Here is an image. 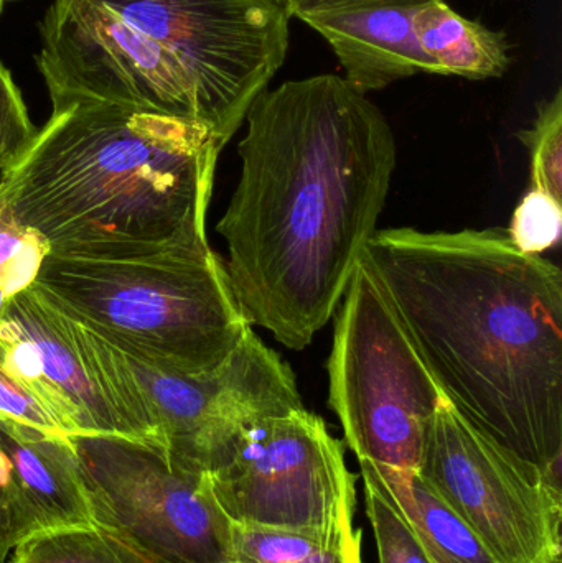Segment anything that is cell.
I'll return each instance as SVG.
<instances>
[{
  "mask_svg": "<svg viewBox=\"0 0 562 563\" xmlns=\"http://www.w3.org/2000/svg\"><path fill=\"white\" fill-rule=\"evenodd\" d=\"M373 2H385V0H289L286 3V10L289 16L304 19L310 13L330 12V10L349 9V7Z\"/></svg>",
  "mask_w": 562,
  "mask_h": 563,
  "instance_id": "d4e9b609",
  "label": "cell"
},
{
  "mask_svg": "<svg viewBox=\"0 0 562 563\" xmlns=\"http://www.w3.org/2000/svg\"><path fill=\"white\" fill-rule=\"evenodd\" d=\"M517 137L530 152V188L543 190L562 201V89L540 102L531 128Z\"/></svg>",
  "mask_w": 562,
  "mask_h": 563,
  "instance_id": "ffe728a7",
  "label": "cell"
},
{
  "mask_svg": "<svg viewBox=\"0 0 562 563\" xmlns=\"http://www.w3.org/2000/svg\"><path fill=\"white\" fill-rule=\"evenodd\" d=\"M508 236L527 254H541L560 243L562 201L530 188L511 218Z\"/></svg>",
  "mask_w": 562,
  "mask_h": 563,
  "instance_id": "44dd1931",
  "label": "cell"
},
{
  "mask_svg": "<svg viewBox=\"0 0 562 563\" xmlns=\"http://www.w3.org/2000/svg\"><path fill=\"white\" fill-rule=\"evenodd\" d=\"M58 311L119 437L162 450L181 468L213 472L247 427L304 407L289 364L253 328L227 363L190 376L128 353Z\"/></svg>",
  "mask_w": 562,
  "mask_h": 563,
  "instance_id": "8992f818",
  "label": "cell"
},
{
  "mask_svg": "<svg viewBox=\"0 0 562 563\" xmlns=\"http://www.w3.org/2000/svg\"><path fill=\"white\" fill-rule=\"evenodd\" d=\"M12 563H151L99 526H73L30 536L13 548Z\"/></svg>",
  "mask_w": 562,
  "mask_h": 563,
  "instance_id": "e0dca14e",
  "label": "cell"
},
{
  "mask_svg": "<svg viewBox=\"0 0 562 563\" xmlns=\"http://www.w3.org/2000/svg\"><path fill=\"white\" fill-rule=\"evenodd\" d=\"M339 308L327 371L346 446L359 463L418 472L444 393L363 260Z\"/></svg>",
  "mask_w": 562,
  "mask_h": 563,
  "instance_id": "52a82bcc",
  "label": "cell"
},
{
  "mask_svg": "<svg viewBox=\"0 0 562 563\" xmlns=\"http://www.w3.org/2000/svg\"><path fill=\"white\" fill-rule=\"evenodd\" d=\"M92 522L151 563H230L231 519L208 473L118 435H73Z\"/></svg>",
  "mask_w": 562,
  "mask_h": 563,
  "instance_id": "ba28073f",
  "label": "cell"
},
{
  "mask_svg": "<svg viewBox=\"0 0 562 563\" xmlns=\"http://www.w3.org/2000/svg\"><path fill=\"white\" fill-rule=\"evenodd\" d=\"M449 402L561 478L562 273L507 230L376 231L363 253Z\"/></svg>",
  "mask_w": 562,
  "mask_h": 563,
  "instance_id": "7a4b0ae2",
  "label": "cell"
},
{
  "mask_svg": "<svg viewBox=\"0 0 562 563\" xmlns=\"http://www.w3.org/2000/svg\"><path fill=\"white\" fill-rule=\"evenodd\" d=\"M244 122L240 180L217 224L224 266L251 327L300 351L335 314L378 231L395 134L337 75L266 89Z\"/></svg>",
  "mask_w": 562,
  "mask_h": 563,
  "instance_id": "6da1fadb",
  "label": "cell"
},
{
  "mask_svg": "<svg viewBox=\"0 0 562 563\" xmlns=\"http://www.w3.org/2000/svg\"><path fill=\"white\" fill-rule=\"evenodd\" d=\"M362 544V531L326 538L233 522L230 563H363Z\"/></svg>",
  "mask_w": 562,
  "mask_h": 563,
  "instance_id": "2e32d148",
  "label": "cell"
},
{
  "mask_svg": "<svg viewBox=\"0 0 562 563\" xmlns=\"http://www.w3.org/2000/svg\"><path fill=\"white\" fill-rule=\"evenodd\" d=\"M276 2H279L280 5H284V9H286V3L289 2V0H276Z\"/></svg>",
  "mask_w": 562,
  "mask_h": 563,
  "instance_id": "484cf974",
  "label": "cell"
},
{
  "mask_svg": "<svg viewBox=\"0 0 562 563\" xmlns=\"http://www.w3.org/2000/svg\"><path fill=\"white\" fill-rule=\"evenodd\" d=\"M415 30L441 75L500 78L510 66L507 35L459 15L444 0H428L419 7Z\"/></svg>",
  "mask_w": 562,
  "mask_h": 563,
  "instance_id": "5bb4252c",
  "label": "cell"
},
{
  "mask_svg": "<svg viewBox=\"0 0 562 563\" xmlns=\"http://www.w3.org/2000/svg\"><path fill=\"white\" fill-rule=\"evenodd\" d=\"M0 450L9 462L13 545L52 529L95 526L69 437L0 417Z\"/></svg>",
  "mask_w": 562,
  "mask_h": 563,
  "instance_id": "7c38bea8",
  "label": "cell"
},
{
  "mask_svg": "<svg viewBox=\"0 0 562 563\" xmlns=\"http://www.w3.org/2000/svg\"><path fill=\"white\" fill-rule=\"evenodd\" d=\"M289 19L276 0H52L35 65L52 109L129 106L227 145L286 59Z\"/></svg>",
  "mask_w": 562,
  "mask_h": 563,
  "instance_id": "3957f363",
  "label": "cell"
},
{
  "mask_svg": "<svg viewBox=\"0 0 562 563\" xmlns=\"http://www.w3.org/2000/svg\"><path fill=\"white\" fill-rule=\"evenodd\" d=\"M5 2H12V0H0V5H5Z\"/></svg>",
  "mask_w": 562,
  "mask_h": 563,
  "instance_id": "4316f807",
  "label": "cell"
},
{
  "mask_svg": "<svg viewBox=\"0 0 562 563\" xmlns=\"http://www.w3.org/2000/svg\"><path fill=\"white\" fill-rule=\"evenodd\" d=\"M48 254L45 238L22 223L0 197V291L10 300L32 287Z\"/></svg>",
  "mask_w": 562,
  "mask_h": 563,
  "instance_id": "d6986e66",
  "label": "cell"
},
{
  "mask_svg": "<svg viewBox=\"0 0 562 563\" xmlns=\"http://www.w3.org/2000/svg\"><path fill=\"white\" fill-rule=\"evenodd\" d=\"M418 472L498 563H562L561 478L488 439L445 396Z\"/></svg>",
  "mask_w": 562,
  "mask_h": 563,
  "instance_id": "30bf717a",
  "label": "cell"
},
{
  "mask_svg": "<svg viewBox=\"0 0 562 563\" xmlns=\"http://www.w3.org/2000/svg\"><path fill=\"white\" fill-rule=\"evenodd\" d=\"M360 473L365 485L366 516L375 534L379 563H434L375 473L363 465H360Z\"/></svg>",
  "mask_w": 562,
  "mask_h": 563,
  "instance_id": "ac0fdd59",
  "label": "cell"
},
{
  "mask_svg": "<svg viewBox=\"0 0 562 563\" xmlns=\"http://www.w3.org/2000/svg\"><path fill=\"white\" fill-rule=\"evenodd\" d=\"M375 473L415 529L434 563H498L448 503L422 479L419 472L376 468Z\"/></svg>",
  "mask_w": 562,
  "mask_h": 563,
  "instance_id": "9a60e30c",
  "label": "cell"
},
{
  "mask_svg": "<svg viewBox=\"0 0 562 563\" xmlns=\"http://www.w3.org/2000/svg\"><path fill=\"white\" fill-rule=\"evenodd\" d=\"M224 144L205 125L129 106L52 109L0 197L59 257L144 256L208 246Z\"/></svg>",
  "mask_w": 562,
  "mask_h": 563,
  "instance_id": "277c9868",
  "label": "cell"
},
{
  "mask_svg": "<svg viewBox=\"0 0 562 563\" xmlns=\"http://www.w3.org/2000/svg\"><path fill=\"white\" fill-rule=\"evenodd\" d=\"M10 473L5 453L0 450V563L13 551L12 526L9 511Z\"/></svg>",
  "mask_w": 562,
  "mask_h": 563,
  "instance_id": "cb8c5ba5",
  "label": "cell"
},
{
  "mask_svg": "<svg viewBox=\"0 0 562 563\" xmlns=\"http://www.w3.org/2000/svg\"><path fill=\"white\" fill-rule=\"evenodd\" d=\"M425 2L385 0L310 13L300 20L329 42L346 81L366 95L418 73L441 75L416 35L415 16Z\"/></svg>",
  "mask_w": 562,
  "mask_h": 563,
  "instance_id": "4fadbf2b",
  "label": "cell"
},
{
  "mask_svg": "<svg viewBox=\"0 0 562 563\" xmlns=\"http://www.w3.org/2000/svg\"><path fill=\"white\" fill-rule=\"evenodd\" d=\"M33 287L115 346L190 376L227 363L253 328L210 244L129 257L48 254Z\"/></svg>",
  "mask_w": 562,
  "mask_h": 563,
  "instance_id": "5b68a950",
  "label": "cell"
},
{
  "mask_svg": "<svg viewBox=\"0 0 562 563\" xmlns=\"http://www.w3.org/2000/svg\"><path fill=\"white\" fill-rule=\"evenodd\" d=\"M2 10H3V7H2V5H0V13H2Z\"/></svg>",
  "mask_w": 562,
  "mask_h": 563,
  "instance_id": "83f0119b",
  "label": "cell"
},
{
  "mask_svg": "<svg viewBox=\"0 0 562 563\" xmlns=\"http://www.w3.org/2000/svg\"><path fill=\"white\" fill-rule=\"evenodd\" d=\"M0 417L42 430L49 435L68 437L49 410L0 366Z\"/></svg>",
  "mask_w": 562,
  "mask_h": 563,
  "instance_id": "603a6c76",
  "label": "cell"
},
{
  "mask_svg": "<svg viewBox=\"0 0 562 563\" xmlns=\"http://www.w3.org/2000/svg\"><path fill=\"white\" fill-rule=\"evenodd\" d=\"M38 128L10 69L0 62V174L23 157L35 141Z\"/></svg>",
  "mask_w": 562,
  "mask_h": 563,
  "instance_id": "7402d4cb",
  "label": "cell"
},
{
  "mask_svg": "<svg viewBox=\"0 0 562 563\" xmlns=\"http://www.w3.org/2000/svg\"><path fill=\"white\" fill-rule=\"evenodd\" d=\"M0 366L49 410L66 435L119 437L58 308L33 285L10 298L0 317Z\"/></svg>",
  "mask_w": 562,
  "mask_h": 563,
  "instance_id": "8fae6325",
  "label": "cell"
},
{
  "mask_svg": "<svg viewBox=\"0 0 562 563\" xmlns=\"http://www.w3.org/2000/svg\"><path fill=\"white\" fill-rule=\"evenodd\" d=\"M208 476L234 525L326 538L362 531L345 443L306 407L247 427L230 459Z\"/></svg>",
  "mask_w": 562,
  "mask_h": 563,
  "instance_id": "9c48e42d",
  "label": "cell"
}]
</instances>
